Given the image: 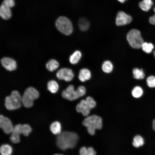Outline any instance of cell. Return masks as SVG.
Instances as JSON below:
<instances>
[{
  "label": "cell",
  "instance_id": "1",
  "mask_svg": "<svg viewBox=\"0 0 155 155\" xmlns=\"http://www.w3.org/2000/svg\"><path fill=\"white\" fill-rule=\"evenodd\" d=\"M78 135L75 133L64 131L58 135L57 138V144L61 149L64 150L73 148L78 140Z\"/></svg>",
  "mask_w": 155,
  "mask_h": 155
},
{
  "label": "cell",
  "instance_id": "2",
  "mask_svg": "<svg viewBox=\"0 0 155 155\" xmlns=\"http://www.w3.org/2000/svg\"><path fill=\"white\" fill-rule=\"evenodd\" d=\"M82 124L87 128L88 133L94 135L95 130L101 129L102 126L101 118L96 115H93L85 118L82 122Z\"/></svg>",
  "mask_w": 155,
  "mask_h": 155
},
{
  "label": "cell",
  "instance_id": "3",
  "mask_svg": "<svg viewBox=\"0 0 155 155\" xmlns=\"http://www.w3.org/2000/svg\"><path fill=\"white\" fill-rule=\"evenodd\" d=\"M86 92L85 87L82 86H79L75 90L73 86L70 85L62 93V96L64 98L72 101L83 96Z\"/></svg>",
  "mask_w": 155,
  "mask_h": 155
},
{
  "label": "cell",
  "instance_id": "4",
  "mask_svg": "<svg viewBox=\"0 0 155 155\" xmlns=\"http://www.w3.org/2000/svg\"><path fill=\"white\" fill-rule=\"evenodd\" d=\"M22 97L19 92L13 90L9 96H6L5 99V104L6 108L8 110H13L19 108L21 106Z\"/></svg>",
  "mask_w": 155,
  "mask_h": 155
},
{
  "label": "cell",
  "instance_id": "5",
  "mask_svg": "<svg viewBox=\"0 0 155 155\" xmlns=\"http://www.w3.org/2000/svg\"><path fill=\"white\" fill-rule=\"evenodd\" d=\"M39 96L38 91L32 87H29L24 91L22 97V102L26 107H31L34 104V101Z\"/></svg>",
  "mask_w": 155,
  "mask_h": 155
},
{
  "label": "cell",
  "instance_id": "6",
  "mask_svg": "<svg viewBox=\"0 0 155 155\" xmlns=\"http://www.w3.org/2000/svg\"><path fill=\"white\" fill-rule=\"evenodd\" d=\"M127 38L130 46L135 49L141 48L144 42L140 32L136 29H131L128 32Z\"/></svg>",
  "mask_w": 155,
  "mask_h": 155
},
{
  "label": "cell",
  "instance_id": "7",
  "mask_svg": "<svg viewBox=\"0 0 155 155\" xmlns=\"http://www.w3.org/2000/svg\"><path fill=\"white\" fill-rule=\"evenodd\" d=\"M96 106V102L90 96H88L85 100H82L76 106V110L78 113H81L85 116H88L90 111Z\"/></svg>",
  "mask_w": 155,
  "mask_h": 155
},
{
  "label": "cell",
  "instance_id": "8",
  "mask_svg": "<svg viewBox=\"0 0 155 155\" xmlns=\"http://www.w3.org/2000/svg\"><path fill=\"white\" fill-rule=\"evenodd\" d=\"M55 26L57 29L64 34L69 35L72 32L73 27L72 23L65 17H59L56 21Z\"/></svg>",
  "mask_w": 155,
  "mask_h": 155
},
{
  "label": "cell",
  "instance_id": "9",
  "mask_svg": "<svg viewBox=\"0 0 155 155\" xmlns=\"http://www.w3.org/2000/svg\"><path fill=\"white\" fill-rule=\"evenodd\" d=\"M15 5L13 0H4L0 8V15L3 19H9L11 16V13L10 8Z\"/></svg>",
  "mask_w": 155,
  "mask_h": 155
},
{
  "label": "cell",
  "instance_id": "10",
  "mask_svg": "<svg viewBox=\"0 0 155 155\" xmlns=\"http://www.w3.org/2000/svg\"><path fill=\"white\" fill-rule=\"evenodd\" d=\"M56 75L59 79L64 80L66 82L71 81L74 76L72 70L67 68H63L60 69L57 71Z\"/></svg>",
  "mask_w": 155,
  "mask_h": 155
},
{
  "label": "cell",
  "instance_id": "11",
  "mask_svg": "<svg viewBox=\"0 0 155 155\" xmlns=\"http://www.w3.org/2000/svg\"><path fill=\"white\" fill-rule=\"evenodd\" d=\"M132 20L131 17L123 11L118 12L116 18V24L118 26L124 25L130 23Z\"/></svg>",
  "mask_w": 155,
  "mask_h": 155
},
{
  "label": "cell",
  "instance_id": "12",
  "mask_svg": "<svg viewBox=\"0 0 155 155\" xmlns=\"http://www.w3.org/2000/svg\"><path fill=\"white\" fill-rule=\"evenodd\" d=\"M0 127L7 134L11 133L13 127L10 120L1 115L0 116Z\"/></svg>",
  "mask_w": 155,
  "mask_h": 155
},
{
  "label": "cell",
  "instance_id": "13",
  "mask_svg": "<svg viewBox=\"0 0 155 155\" xmlns=\"http://www.w3.org/2000/svg\"><path fill=\"white\" fill-rule=\"evenodd\" d=\"M2 65L9 71L15 70L16 68V63L13 59L8 57H4L1 61Z\"/></svg>",
  "mask_w": 155,
  "mask_h": 155
},
{
  "label": "cell",
  "instance_id": "14",
  "mask_svg": "<svg viewBox=\"0 0 155 155\" xmlns=\"http://www.w3.org/2000/svg\"><path fill=\"white\" fill-rule=\"evenodd\" d=\"M91 74L90 71L86 68H83L80 71L78 75L79 80L82 82L89 80L91 78Z\"/></svg>",
  "mask_w": 155,
  "mask_h": 155
},
{
  "label": "cell",
  "instance_id": "15",
  "mask_svg": "<svg viewBox=\"0 0 155 155\" xmlns=\"http://www.w3.org/2000/svg\"><path fill=\"white\" fill-rule=\"evenodd\" d=\"M82 56V53L79 51H74L70 56L69 61L72 64H77L80 60Z\"/></svg>",
  "mask_w": 155,
  "mask_h": 155
},
{
  "label": "cell",
  "instance_id": "16",
  "mask_svg": "<svg viewBox=\"0 0 155 155\" xmlns=\"http://www.w3.org/2000/svg\"><path fill=\"white\" fill-rule=\"evenodd\" d=\"M153 4L152 0H143L139 3V6L142 10L147 11L150 9Z\"/></svg>",
  "mask_w": 155,
  "mask_h": 155
},
{
  "label": "cell",
  "instance_id": "17",
  "mask_svg": "<svg viewBox=\"0 0 155 155\" xmlns=\"http://www.w3.org/2000/svg\"><path fill=\"white\" fill-rule=\"evenodd\" d=\"M90 24L89 21L86 18H80L78 22V26L80 30L82 31L87 30L89 28Z\"/></svg>",
  "mask_w": 155,
  "mask_h": 155
},
{
  "label": "cell",
  "instance_id": "18",
  "mask_svg": "<svg viewBox=\"0 0 155 155\" xmlns=\"http://www.w3.org/2000/svg\"><path fill=\"white\" fill-rule=\"evenodd\" d=\"M50 129L54 134L59 135L61 133V126L60 123L57 121L53 122L50 126Z\"/></svg>",
  "mask_w": 155,
  "mask_h": 155
},
{
  "label": "cell",
  "instance_id": "19",
  "mask_svg": "<svg viewBox=\"0 0 155 155\" xmlns=\"http://www.w3.org/2000/svg\"><path fill=\"white\" fill-rule=\"evenodd\" d=\"M144 144V138L140 135L135 136L132 142L133 146L136 148H138L142 146Z\"/></svg>",
  "mask_w": 155,
  "mask_h": 155
},
{
  "label": "cell",
  "instance_id": "20",
  "mask_svg": "<svg viewBox=\"0 0 155 155\" xmlns=\"http://www.w3.org/2000/svg\"><path fill=\"white\" fill-rule=\"evenodd\" d=\"M102 69L104 72L109 73L111 72L113 69V65L110 61L106 60L104 61L102 65Z\"/></svg>",
  "mask_w": 155,
  "mask_h": 155
},
{
  "label": "cell",
  "instance_id": "21",
  "mask_svg": "<svg viewBox=\"0 0 155 155\" xmlns=\"http://www.w3.org/2000/svg\"><path fill=\"white\" fill-rule=\"evenodd\" d=\"M59 66L58 61L54 59L49 61L46 64V67L49 71H52L57 68Z\"/></svg>",
  "mask_w": 155,
  "mask_h": 155
},
{
  "label": "cell",
  "instance_id": "22",
  "mask_svg": "<svg viewBox=\"0 0 155 155\" xmlns=\"http://www.w3.org/2000/svg\"><path fill=\"white\" fill-rule=\"evenodd\" d=\"M47 86L48 90L53 93L57 92L59 89L58 84L53 80L49 81L47 83Z\"/></svg>",
  "mask_w": 155,
  "mask_h": 155
},
{
  "label": "cell",
  "instance_id": "23",
  "mask_svg": "<svg viewBox=\"0 0 155 155\" xmlns=\"http://www.w3.org/2000/svg\"><path fill=\"white\" fill-rule=\"evenodd\" d=\"M80 155H96V153L92 147L87 148L83 147L80 149Z\"/></svg>",
  "mask_w": 155,
  "mask_h": 155
},
{
  "label": "cell",
  "instance_id": "24",
  "mask_svg": "<svg viewBox=\"0 0 155 155\" xmlns=\"http://www.w3.org/2000/svg\"><path fill=\"white\" fill-rule=\"evenodd\" d=\"M132 72L133 77L136 79H142L145 77L144 72L142 69L135 68L133 69Z\"/></svg>",
  "mask_w": 155,
  "mask_h": 155
},
{
  "label": "cell",
  "instance_id": "25",
  "mask_svg": "<svg viewBox=\"0 0 155 155\" xmlns=\"http://www.w3.org/2000/svg\"><path fill=\"white\" fill-rule=\"evenodd\" d=\"M132 96L135 98L140 97L143 95V91L142 88L138 86L135 87L131 91Z\"/></svg>",
  "mask_w": 155,
  "mask_h": 155
},
{
  "label": "cell",
  "instance_id": "26",
  "mask_svg": "<svg viewBox=\"0 0 155 155\" xmlns=\"http://www.w3.org/2000/svg\"><path fill=\"white\" fill-rule=\"evenodd\" d=\"M0 151L1 155H10L12 152V148L9 145L5 144L1 146Z\"/></svg>",
  "mask_w": 155,
  "mask_h": 155
},
{
  "label": "cell",
  "instance_id": "27",
  "mask_svg": "<svg viewBox=\"0 0 155 155\" xmlns=\"http://www.w3.org/2000/svg\"><path fill=\"white\" fill-rule=\"evenodd\" d=\"M141 48L143 51L146 53H150L154 49L153 45L151 43L144 42Z\"/></svg>",
  "mask_w": 155,
  "mask_h": 155
},
{
  "label": "cell",
  "instance_id": "28",
  "mask_svg": "<svg viewBox=\"0 0 155 155\" xmlns=\"http://www.w3.org/2000/svg\"><path fill=\"white\" fill-rule=\"evenodd\" d=\"M148 86L150 88L155 87V77L151 75L149 76L146 79Z\"/></svg>",
  "mask_w": 155,
  "mask_h": 155
},
{
  "label": "cell",
  "instance_id": "29",
  "mask_svg": "<svg viewBox=\"0 0 155 155\" xmlns=\"http://www.w3.org/2000/svg\"><path fill=\"white\" fill-rule=\"evenodd\" d=\"M32 131L30 126L27 124L22 125V134L25 136H28Z\"/></svg>",
  "mask_w": 155,
  "mask_h": 155
},
{
  "label": "cell",
  "instance_id": "30",
  "mask_svg": "<svg viewBox=\"0 0 155 155\" xmlns=\"http://www.w3.org/2000/svg\"><path fill=\"white\" fill-rule=\"evenodd\" d=\"M11 133H16L20 135L22 133V125L18 124L15 125L13 127Z\"/></svg>",
  "mask_w": 155,
  "mask_h": 155
},
{
  "label": "cell",
  "instance_id": "31",
  "mask_svg": "<svg viewBox=\"0 0 155 155\" xmlns=\"http://www.w3.org/2000/svg\"><path fill=\"white\" fill-rule=\"evenodd\" d=\"M10 139L11 141L14 143H17L20 141V135L16 133H11Z\"/></svg>",
  "mask_w": 155,
  "mask_h": 155
},
{
  "label": "cell",
  "instance_id": "32",
  "mask_svg": "<svg viewBox=\"0 0 155 155\" xmlns=\"http://www.w3.org/2000/svg\"><path fill=\"white\" fill-rule=\"evenodd\" d=\"M149 22L151 24L155 25V14L150 18Z\"/></svg>",
  "mask_w": 155,
  "mask_h": 155
},
{
  "label": "cell",
  "instance_id": "33",
  "mask_svg": "<svg viewBox=\"0 0 155 155\" xmlns=\"http://www.w3.org/2000/svg\"><path fill=\"white\" fill-rule=\"evenodd\" d=\"M152 128L155 131V118L152 121Z\"/></svg>",
  "mask_w": 155,
  "mask_h": 155
},
{
  "label": "cell",
  "instance_id": "34",
  "mask_svg": "<svg viewBox=\"0 0 155 155\" xmlns=\"http://www.w3.org/2000/svg\"><path fill=\"white\" fill-rule=\"evenodd\" d=\"M119 2L121 3H123L124 2V1L126 0H117Z\"/></svg>",
  "mask_w": 155,
  "mask_h": 155
},
{
  "label": "cell",
  "instance_id": "35",
  "mask_svg": "<svg viewBox=\"0 0 155 155\" xmlns=\"http://www.w3.org/2000/svg\"><path fill=\"white\" fill-rule=\"evenodd\" d=\"M153 54H154V57L155 58V50L154 51V52Z\"/></svg>",
  "mask_w": 155,
  "mask_h": 155
},
{
  "label": "cell",
  "instance_id": "36",
  "mask_svg": "<svg viewBox=\"0 0 155 155\" xmlns=\"http://www.w3.org/2000/svg\"><path fill=\"white\" fill-rule=\"evenodd\" d=\"M153 10L155 13V6L153 8Z\"/></svg>",
  "mask_w": 155,
  "mask_h": 155
},
{
  "label": "cell",
  "instance_id": "37",
  "mask_svg": "<svg viewBox=\"0 0 155 155\" xmlns=\"http://www.w3.org/2000/svg\"><path fill=\"white\" fill-rule=\"evenodd\" d=\"M57 155H63L62 154H57Z\"/></svg>",
  "mask_w": 155,
  "mask_h": 155
},
{
  "label": "cell",
  "instance_id": "38",
  "mask_svg": "<svg viewBox=\"0 0 155 155\" xmlns=\"http://www.w3.org/2000/svg\"><path fill=\"white\" fill-rule=\"evenodd\" d=\"M53 155H57V154H54Z\"/></svg>",
  "mask_w": 155,
  "mask_h": 155
}]
</instances>
